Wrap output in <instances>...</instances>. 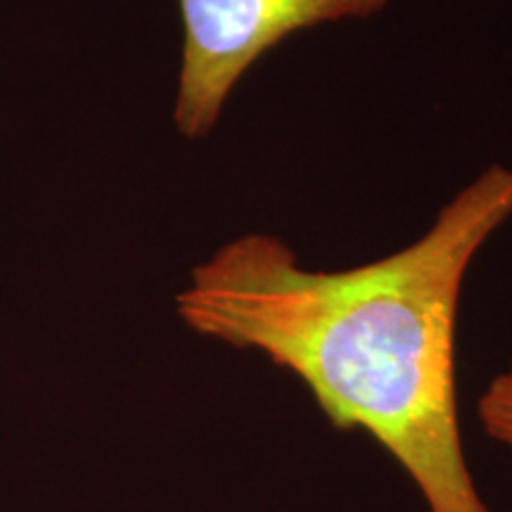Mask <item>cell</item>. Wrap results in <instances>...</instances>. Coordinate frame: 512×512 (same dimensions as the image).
<instances>
[{
	"label": "cell",
	"instance_id": "3",
	"mask_svg": "<svg viewBox=\"0 0 512 512\" xmlns=\"http://www.w3.org/2000/svg\"><path fill=\"white\" fill-rule=\"evenodd\" d=\"M477 418L491 439L512 451V363L486 384L477 401Z\"/></svg>",
	"mask_w": 512,
	"mask_h": 512
},
{
	"label": "cell",
	"instance_id": "2",
	"mask_svg": "<svg viewBox=\"0 0 512 512\" xmlns=\"http://www.w3.org/2000/svg\"><path fill=\"white\" fill-rule=\"evenodd\" d=\"M183 60L174 124L188 140L209 136L249 69L294 34L370 19L389 0H178Z\"/></svg>",
	"mask_w": 512,
	"mask_h": 512
},
{
	"label": "cell",
	"instance_id": "1",
	"mask_svg": "<svg viewBox=\"0 0 512 512\" xmlns=\"http://www.w3.org/2000/svg\"><path fill=\"white\" fill-rule=\"evenodd\" d=\"M510 219L512 166L491 164L418 240L361 266L304 268L278 235L245 233L192 268L176 313L292 373L335 430L370 434L430 512H491L465 458L456 342L467 271Z\"/></svg>",
	"mask_w": 512,
	"mask_h": 512
}]
</instances>
